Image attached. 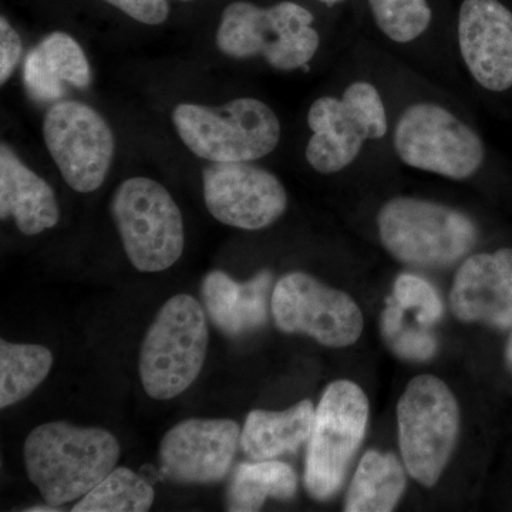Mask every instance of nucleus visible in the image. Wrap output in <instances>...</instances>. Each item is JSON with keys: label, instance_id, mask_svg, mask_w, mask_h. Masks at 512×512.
I'll return each instance as SVG.
<instances>
[{"label": "nucleus", "instance_id": "obj_1", "mask_svg": "<svg viewBox=\"0 0 512 512\" xmlns=\"http://www.w3.org/2000/svg\"><path fill=\"white\" fill-rule=\"evenodd\" d=\"M25 467L46 504L79 501L101 483L121 456L119 440L100 427L52 421L30 431Z\"/></svg>", "mask_w": 512, "mask_h": 512}, {"label": "nucleus", "instance_id": "obj_2", "mask_svg": "<svg viewBox=\"0 0 512 512\" xmlns=\"http://www.w3.org/2000/svg\"><path fill=\"white\" fill-rule=\"evenodd\" d=\"M311 10L292 0L261 8L247 0H235L222 12L217 46L234 59L262 57L281 72L302 69L320 46Z\"/></svg>", "mask_w": 512, "mask_h": 512}, {"label": "nucleus", "instance_id": "obj_3", "mask_svg": "<svg viewBox=\"0 0 512 512\" xmlns=\"http://www.w3.org/2000/svg\"><path fill=\"white\" fill-rule=\"evenodd\" d=\"M210 332L197 299L180 293L161 306L144 336L138 372L151 399L171 400L200 376Z\"/></svg>", "mask_w": 512, "mask_h": 512}, {"label": "nucleus", "instance_id": "obj_4", "mask_svg": "<svg viewBox=\"0 0 512 512\" xmlns=\"http://www.w3.org/2000/svg\"><path fill=\"white\" fill-rule=\"evenodd\" d=\"M173 123L185 146L211 163L261 160L281 141V121L275 111L252 97H241L221 107L178 104Z\"/></svg>", "mask_w": 512, "mask_h": 512}, {"label": "nucleus", "instance_id": "obj_5", "mask_svg": "<svg viewBox=\"0 0 512 512\" xmlns=\"http://www.w3.org/2000/svg\"><path fill=\"white\" fill-rule=\"evenodd\" d=\"M380 241L390 255L416 268H446L474 248L478 229L464 212L414 197L387 201L377 214Z\"/></svg>", "mask_w": 512, "mask_h": 512}, {"label": "nucleus", "instance_id": "obj_6", "mask_svg": "<svg viewBox=\"0 0 512 512\" xmlns=\"http://www.w3.org/2000/svg\"><path fill=\"white\" fill-rule=\"evenodd\" d=\"M111 215L137 271H165L183 255V214L163 184L147 177L128 178L111 198Z\"/></svg>", "mask_w": 512, "mask_h": 512}, {"label": "nucleus", "instance_id": "obj_7", "mask_svg": "<svg viewBox=\"0 0 512 512\" xmlns=\"http://www.w3.org/2000/svg\"><path fill=\"white\" fill-rule=\"evenodd\" d=\"M460 407L446 383L414 377L397 404L403 463L414 480L433 487L443 476L460 431Z\"/></svg>", "mask_w": 512, "mask_h": 512}, {"label": "nucleus", "instance_id": "obj_8", "mask_svg": "<svg viewBox=\"0 0 512 512\" xmlns=\"http://www.w3.org/2000/svg\"><path fill=\"white\" fill-rule=\"evenodd\" d=\"M312 136L305 157L319 174H336L348 168L367 141L380 140L389 130L384 101L375 84L359 80L346 87L342 97L323 96L308 113Z\"/></svg>", "mask_w": 512, "mask_h": 512}, {"label": "nucleus", "instance_id": "obj_9", "mask_svg": "<svg viewBox=\"0 0 512 512\" xmlns=\"http://www.w3.org/2000/svg\"><path fill=\"white\" fill-rule=\"evenodd\" d=\"M369 400L350 380H336L326 387L315 410L306 451L305 488L315 500L338 493L357 448L365 439Z\"/></svg>", "mask_w": 512, "mask_h": 512}, {"label": "nucleus", "instance_id": "obj_10", "mask_svg": "<svg viewBox=\"0 0 512 512\" xmlns=\"http://www.w3.org/2000/svg\"><path fill=\"white\" fill-rule=\"evenodd\" d=\"M396 156L407 167L464 181L485 160L483 140L456 114L430 101L407 107L393 133Z\"/></svg>", "mask_w": 512, "mask_h": 512}, {"label": "nucleus", "instance_id": "obj_11", "mask_svg": "<svg viewBox=\"0 0 512 512\" xmlns=\"http://www.w3.org/2000/svg\"><path fill=\"white\" fill-rule=\"evenodd\" d=\"M271 309L279 330L311 336L328 348L355 345L365 325L362 311L348 293L329 288L305 272L279 279Z\"/></svg>", "mask_w": 512, "mask_h": 512}, {"label": "nucleus", "instance_id": "obj_12", "mask_svg": "<svg viewBox=\"0 0 512 512\" xmlns=\"http://www.w3.org/2000/svg\"><path fill=\"white\" fill-rule=\"evenodd\" d=\"M43 137L63 180L74 191H96L109 174L116 140L107 121L80 101L50 107Z\"/></svg>", "mask_w": 512, "mask_h": 512}, {"label": "nucleus", "instance_id": "obj_13", "mask_svg": "<svg viewBox=\"0 0 512 512\" xmlns=\"http://www.w3.org/2000/svg\"><path fill=\"white\" fill-rule=\"evenodd\" d=\"M204 200L215 220L245 231L278 221L288 194L276 175L249 163H212L202 173Z\"/></svg>", "mask_w": 512, "mask_h": 512}, {"label": "nucleus", "instance_id": "obj_14", "mask_svg": "<svg viewBox=\"0 0 512 512\" xmlns=\"http://www.w3.org/2000/svg\"><path fill=\"white\" fill-rule=\"evenodd\" d=\"M241 427L228 419H188L168 430L160 464L168 480L208 485L228 476L241 444Z\"/></svg>", "mask_w": 512, "mask_h": 512}, {"label": "nucleus", "instance_id": "obj_15", "mask_svg": "<svg viewBox=\"0 0 512 512\" xmlns=\"http://www.w3.org/2000/svg\"><path fill=\"white\" fill-rule=\"evenodd\" d=\"M458 46L471 77L493 93L512 87V12L500 0H463Z\"/></svg>", "mask_w": 512, "mask_h": 512}, {"label": "nucleus", "instance_id": "obj_16", "mask_svg": "<svg viewBox=\"0 0 512 512\" xmlns=\"http://www.w3.org/2000/svg\"><path fill=\"white\" fill-rule=\"evenodd\" d=\"M450 305L461 322L512 329V248L468 256L454 278Z\"/></svg>", "mask_w": 512, "mask_h": 512}, {"label": "nucleus", "instance_id": "obj_17", "mask_svg": "<svg viewBox=\"0 0 512 512\" xmlns=\"http://www.w3.org/2000/svg\"><path fill=\"white\" fill-rule=\"evenodd\" d=\"M272 274L259 272L251 281L237 282L222 271H212L201 285V303L212 325L228 338L262 328L268 320Z\"/></svg>", "mask_w": 512, "mask_h": 512}, {"label": "nucleus", "instance_id": "obj_18", "mask_svg": "<svg viewBox=\"0 0 512 512\" xmlns=\"http://www.w3.org/2000/svg\"><path fill=\"white\" fill-rule=\"evenodd\" d=\"M0 218H13L19 231L29 237L56 227L60 220L53 188L5 143L0 146Z\"/></svg>", "mask_w": 512, "mask_h": 512}, {"label": "nucleus", "instance_id": "obj_19", "mask_svg": "<svg viewBox=\"0 0 512 512\" xmlns=\"http://www.w3.org/2000/svg\"><path fill=\"white\" fill-rule=\"evenodd\" d=\"M90 79L92 74L82 46L64 32L46 36L26 59V86L37 100L59 99L63 82L84 89L89 86Z\"/></svg>", "mask_w": 512, "mask_h": 512}, {"label": "nucleus", "instance_id": "obj_20", "mask_svg": "<svg viewBox=\"0 0 512 512\" xmlns=\"http://www.w3.org/2000/svg\"><path fill=\"white\" fill-rule=\"evenodd\" d=\"M315 409L311 400H302L284 412L254 410L248 414L241 433V447L255 461L275 460L293 453L312 434Z\"/></svg>", "mask_w": 512, "mask_h": 512}, {"label": "nucleus", "instance_id": "obj_21", "mask_svg": "<svg viewBox=\"0 0 512 512\" xmlns=\"http://www.w3.org/2000/svg\"><path fill=\"white\" fill-rule=\"evenodd\" d=\"M406 474L392 453L367 451L345 498L346 512H390L406 490Z\"/></svg>", "mask_w": 512, "mask_h": 512}, {"label": "nucleus", "instance_id": "obj_22", "mask_svg": "<svg viewBox=\"0 0 512 512\" xmlns=\"http://www.w3.org/2000/svg\"><path fill=\"white\" fill-rule=\"evenodd\" d=\"M298 491V477L288 464L264 460L235 468L227 491V510L255 512L268 498L291 500Z\"/></svg>", "mask_w": 512, "mask_h": 512}, {"label": "nucleus", "instance_id": "obj_23", "mask_svg": "<svg viewBox=\"0 0 512 512\" xmlns=\"http://www.w3.org/2000/svg\"><path fill=\"white\" fill-rule=\"evenodd\" d=\"M52 366V352L45 346L0 340V407L25 400L45 382Z\"/></svg>", "mask_w": 512, "mask_h": 512}, {"label": "nucleus", "instance_id": "obj_24", "mask_svg": "<svg viewBox=\"0 0 512 512\" xmlns=\"http://www.w3.org/2000/svg\"><path fill=\"white\" fill-rule=\"evenodd\" d=\"M153 487L127 467H116L90 493L80 498L73 512H146L153 507Z\"/></svg>", "mask_w": 512, "mask_h": 512}, {"label": "nucleus", "instance_id": "obj_25", "mask_svg": "<svg viewBox=\"0 0 512 512\" xmlns=\"http://www.w3.org/2000/svg\"><path fill=\"white\" fill-rule=\"evenodd\" d=\"M367 3L377 29L400 45L419 39L433 19L429 0H367Z\"/></svg>", "mask_w": 512, "mask_h": 512}, {"label": "nucleus", "instance_id": "obj_26", "mask_svg": "<svg viewBox=\"0 0 512 512\" xmlns=\"http://www.w3.org/2000/svg\"><path fill=\"white\" fill-rule=\"evenodd\" d=\"M380 330L394 355L412 362H426L439 349L436 336L426 326H412L404 320V309L394 298L387 299L380 319Z\"/></svg>", "mask_w": 512, "mask_h": 512}, {"label": "nucleus", "instance_id": "obj_27", "mask_svg": "<svg viewBox=\"0 0 512 512\" xmlns=\"http://www.w3.org/2000/svg\"><path fill=\"white\" fill-rule=\"evenodd\" d=\"M394 301L399 303L404 311H414L419 325H436L443 318V302L439 293L426 279L413 274L397 276L394 282Z\"/></svg>", "mask_w": 512, "mask_h": 512}, {"label": "nucleus", "instance_id": "obj_28", "mask_svg": "<svg viewBox=\"0 0 512 512\" xmlns=\"http://www.w3.org/2000/svg\"><path fill=\"white\" fill-rule=\"evenodd\" d=\"M103 2L109 3L128 18L143 25H161L170 16V5L167 0H103Z\"/></svg>", "mask_w": 512, "mask_h": 512}, {"label": "nucleus", "instance_id": "obj_29", "mask_svg": "<svg viewBox=\"0 0 512 512\" xmlns=\"http://www.w3.org/2000/svg\"><path fill=\"white\" fill-rule=\"evenodd\" d=\"M22 39L5 16L0 18V84L8 82L22 57Z\"/></svg>", "mask_w": 512, "mask_h": 512}, {"label": "nucleus", "instance_id": "obj_30", "mask_svg": "<svg viewBox=\"0 0 512 512\" xmlns=\"http://www.w3.org/2000/svg\"><path fill=\"white\" fill-rule=\"evenodd\" d=\"M29 512H59L62 508H56L55 505H36V507L28 508Z\"/></svg>", "mask_w": 512, "mask_h": 512}, {"label": "nucleus", "instance_id": "obj_31", "mask_svg": "<svg viewBox=\"0 0 512 512\" xmlns=\"http://www.w3.org/2000/svg\"><path fill=\"white\" fill-rule=\"evenodd\" d=\"M505 363L512 373V329L510 338H508L507 348H505Z\"/></svg>", "mask_w": 512, "mask_h": 512}, {"label": "nucleus", "instance_id": "obj_32", "mask_svg": "<svg viewBox=\"0 0 512 512\" xmlns=\"http://www.w3.org/2000/svg\"><path fill=\"white\" fill-rule=\"evenodd\" d=\"M319 3H323L326 6H335L339 3L345 2V0H318Z\"/></svg>", "mask_w": 512, "mask_h": 512}, {"label": "nucleus", "instance_id": "obj_33", "mask_svg": "<svg viewBox=\"0 0 512 512\" xmlns=\"http://www.w3.org/2000/svg\"><path fill=\"white\" fill-rule=\"evenodd\" d=\"M181 2H194V0H181Z\"/></svg>", "mask_w": 512, "mask_h": 512}]
</instances>
